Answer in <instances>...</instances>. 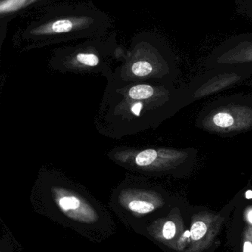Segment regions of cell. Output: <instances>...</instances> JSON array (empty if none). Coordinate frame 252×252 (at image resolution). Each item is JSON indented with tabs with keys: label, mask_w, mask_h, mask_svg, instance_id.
Masks as SVG:
<instances>
[{
	"label": "cell",
	"mask_w": 252,
	"mask_h": 252,
	"mask_svg": "<svg viewBox=\"0 0 252 252\" xmlns=\"http://www.w3.org/2000/svg\"><path fill=\"white\" fill-rule=\"evenodd\" d=\"M73 23L68 20H62L56 21L51 26V31L54 33H66L71 30Z\"/></svg>",
	"instance_id": "10"
},
{
	"label": "cell",
	"mask_w": 252,
	"mask_h": 252,
	"mask_svg": "<svg viewBox=\"0 0 252 252\" xmlns=\"http://www.w3.org/2000/svg\"><path fill=\"white\" fill-rule=\"evenodd\" d=\"M143 104L141 102L135 103L132 105L131 110H132V113L135 114V116H140L141 115V111L142 110Z\"/></svg>",
	"instance_id": "13"
},
{
	"label": "cell",
	"mask_w": 252,
	"mask_h": 252,
	"mask_svg": "<svg viewBox=\"0 0 252 252\" xmlns=\"http://www.w3.org/2000/svg\"><path fill=\"white\" fill-rule=\"evenodd\" d=\"M246 85H247V86L252 87V80L248 81V82H246Z\"/></svg>",
	"instance_id": "16"
},
{
	"label": "cell",
	"mask_w": 252,
	"mask_h": 252,
	"mask_svg": "<svg viewBox=\"0 0 252 252\" xmlns=\"http://www.w3.org/2000/svg\"><path fill=\"white\" fill-rule=\"evenodd\" d=\"M209 225L207 222L203 220H196L191 225L190 230V237L191 241L199 242L207 234Z\"/></svg>",
	"instance_id": "7"
},
{
	"label": "cell",
	"mask_w": 252,
	"mask_h": 252,
	"mask_svg": "<svg viewBox=\"0 0 252 252\" xmlns=\"http://www.w3.org/2000/svg\"><path fill=\"white\" fill-rule=\"evenodd\" d=\"M112 200L115 211L133 227L136 222L139 224L140 220L164 205L158 193L139 187V184H122L115 191Z\"/></svg>",
	"instance_id": "4"
},
{
	"label": "cell",
	"mask_w": 252,
	"mask_h": 252,
	"mask_svg": "<svg viewBox=\"0 0 252 252\" xmlns=\"http://www.w3.org/2000/svg\"><path fill=\"white\" fill-rule=\"evenodd\" d=\"M197 150L189 148L147 149L134 157L135 168L147 172L175 170L194 160Z\"/></svg>",
	"instance_id": "5"
},
{
	"label": "cell",
	"mask_w": 252,
	"mask_h": 252,
	"mask_svg": "<svg viewBox=\"0 0 252 252\" xmlns=\"http://www.w3.org/2000/svg\"><path fill=\"white\" fill-rule=\"evenodd\" d=\"M42 189L48 209L77 228H101L106 215L99 206L70 184H46Z\"/></svg>",
	"instance_id": "2"
},
{
	"label": "cell",
	"mask_w": 252,
	"mask_h": 252,
	"mask_svg": "<svg viewBox=\"0 0 252 252\" xmlns=\"http://www.w3.org/2000/svg\"><path fill=\"white\" fill-rule=\"evenodd\" d=\"M177 234V225L172 220H166L160 229L161 238L165 240H172Z\"/></svg>",
	"instance_id": "8"
},
{
	"label": "cell",
	"mask_w": 252,
	"mask_h": 252,
	"mask_svg": "<svg viewBox=\"0 0 252 252\" xmlns=\"http://www.w3.org/2000/svg\"><path fill=\"white\" fill-rule=\"evenodd\" d=\"M252 76V64L221 66L206 70L187 85L190 103L229 89Z\"/></svg>",
	"instance_id": "3"
},
{
	"label": "cell",
	"mask_w": 252,
	"mask_h": 252,
	"mask_svg": "<svg viewBox=\"0 0 252 252\" xmlns=\"http://www.w3.org/2000/svg\"><path fill=\"white\" fill-rule=\"evenodd\" d=\"M235 4L239 14L252 20V0H237Z\"/></svg>",
	"instance_id": "9"
},
{
	"label": "cell",
	"mask_w": 252,
	"mask_h": 252,
	"mask_svg": "<svg viewBox=\"0 0 252 252\" xmlns=\"http://www.w3.org/2000/svg\"><path fill=\"white\" fill-rule=\"evenodd\" d=\"M76 60L78 62L91 67H95L98 65L99 63V59L96 55L94 54H79L76 57Z\"/></svg>",
	"instance_id": "11"
},
{
	"label": "cell",
	"mask_w": 252,
	"mask_h": 252,
	"mask_svg": "<svg viewBox=\"0 0 252 252\" xmlns=\"http://www.w3.org/2000/svg\"><path fill=\"white\" fill-rule=\"evenodd\" d=\"M252 64V32L235 35L214 48L204 62L206 70Z\"/></svg>",
	"instance_id": "6"
},
{
	"label": "cell",
	"mask_w": 252,
	"mask_h": 252,
	"mask_svg": "<svg viewBox=\"0 0 252 252\" xmlns=\"http://www.w3.org/2000/svg\"><path fill=\"white\" fill-rule=\"evenodd\" d=\"M195 126L222 137L252 130V94H231L208 103L197 114Z\"/></svg>",
	"instance_id": "1"
},
{
	"label": "cell",
	"mask_w": 252,
	"mask_h": 252,
	"mask_svg": "<svg viewBox=\"0 0 252 252\" xmlns=\"http://www.w3.org/2000/svg\"><path fill=\"white\" fill-rule=\"evenodd\" d=\"M248 218H249V221H250V222H252V210L249 212V215H248Z\"/></svg>",
	"instance_id": "15"
},
{
	"label": "cell",
	"mask_w": 252,
	"mask_h": 252,
	"mask_svg": "<svg viewBox=\"0 0 252 252\" xmlns=\"http://www.w3.org/2000/svg\"><path fill=\"white\" fill-rule=\"evenodd\" d=\"M26 3H29L26 1H7V2H2L1 3V12L4 13L5 11L10 12L11 10H17L23 7Z\"/></svg>",
	"instance_id": "12"
},
{
	"label": "cell",
	"mask_w": 252,
	"mask_h": 252,
	"mask_svg": "<svg viewBox=\"0 0 252 252\" xmlns=\"http://www.w3.org/2000/svg\"><path fill=\"white\" fill-rule=\"evenodd\" d=\"M243 249V252H252V240L251 239H245Z\"/></svg>",
	"instance_id": "14"
}]
</instances>
